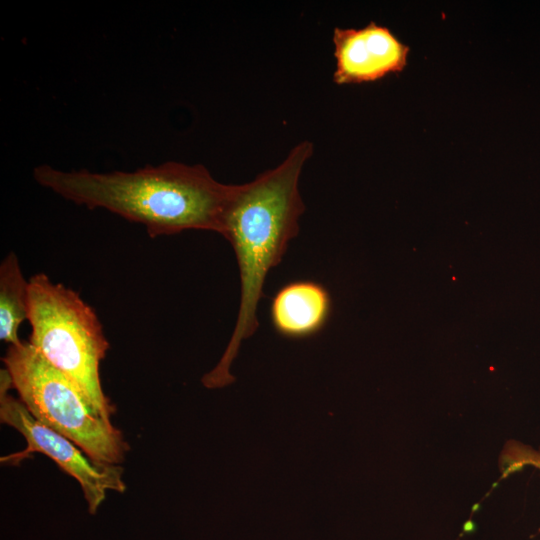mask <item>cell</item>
<instances>
[{
	"label": "cell",
	"mask_w": 540,
	"mask_h": 540,
	"mask_svg": "<svg viewBox=\"0 0 540 540\" xmlns=\"http://www.w3.org/2000/svg\"><path fill=\"white\" fill-rule=\"evenodd\" d=\"M28 287L16 254L10 252L0 265V339L9 345L21 342L18 330L28 318Z\"/></svg>",
	"instance_id": "obj_8"
},
{
	"label": "cell",
	"mask_w": 540,
	"mask_h": 540,
	"mask_svg": "<svg viewBox=\"0 0 540 540\" xmlns=\"http://www.w3.org/2000/svg\"><path fill=\"white\" fill-rule=\"evenodd\" d=\"M41 186L89 209L102 208L145 226L151 237L185 230L221 233L233 185L213 178L201 165L166 162L133 172L34 169Z\"/></svg>",
	"instance_id": "obj_2"
},
{
	"label": "cell",
	"mask_w": 540,
	"mask_h": 540,
	"mask_svg": "<svg viewBox=\"0 0 540 540\" xmlns=\"http://www.w3.org/2000/svg\"><path fill=\"white\" fill-rule=\"evenodd\" d=\"M336 68L333 81L359 84L401 72L407 65L410 48L389 28L370 22L362 28H334Z\"/></svg>",
	"instance_id": "obj_6"
},
{
	"label": "cell",
	"mask_w": 540,
	"mask_h": 540,
	"mask_svg": "<svg viewBox=\"0 0 540 540\" xmlns=\"http://www.w3.org/2000/svg\"><path fill=\"white\" fill-rule=\"evenodd\" d=\"M525 467H534L540 471V448L534 449L517 441H509L500 457V469L507 477Z\"/></svg>",
	"instance_id": "obj_9"
},
{
	"label": "cell",
	"mask_w": 540,
	"mask_h": 540,
	"mask_svg": "<svg viewBox=\"0 0 540 540\" xmlns=\"http://www.w3.org/2000/svg\"><path fill=\"white\" fill-rule=\"evenodd\" d=\"M331 313V297L326 287L311 280L285 284L274 295L270 319L283 337L300 339L320 332Z\"/></svg>",
	"instance_id": "obj_7"
},
{
	"label": "cell",
	"mask_w": 540,
	"mask_h": 540,
	"mask_svg": "<svg viewBox=\"0 0 540 540\" xmlns=\"http://www.w3.org/2000/svg\"><path fill=\"white\" fill-rule=\"evenodd\" d=\"M28 281V342L77 385L98 416L111 421L115 409L99 371L109 343L96 313L78 293L44 273Z\"/></svg>",
	"instance_id": "obj_3"
},
{
	"label": "cell",
	"mask_w": 540,
	"mask_h": 540,
	"mask_svg": "<svg viewBox=\"0 0 540 540\" xmlns=\"http://www.w3.org/2000/svg\"><path fill=\"white\" fill-rule=\"evenodd\" d=\"M11 388L9 373L2 369L0 420L22 434L27 445L19 452L1 457L2 464L17 465L34 453L46 455L78 481L91 514L97 512L108 491L126 490L122 467L90 458L70 439L37 420L20 399L8 394Z\"/></svg>",
	"instance_id": "obj_5"
},
{
	"label": "cell",
	"mask_w": 540,
	"mask_h": 540,
	"mask_svg": "<svg viewBox=\"0 0 540 540\" xmlns=\"http://www.w3.org/2000/svg\"><path fill=\"white\" fill-rule=\"evenodd\" d=\"M2 361L12 388L37 420L95 461L118 465L124 460L129 445L121 431L98 416L77 385L28 341L9 345Z\"/></svg>",
	"instance_id": "obj_4"
},
{
	"label": "cell",
	"mask_w": 540,
	"mask_h": 540,
	"mask_svg": "<svg viewBox=\"0 0 540 540\" xmlns=\"http://www.w3.org/2000/svg\"><path fill=\"white\" fill-rule=\"evenodd\" d=\"M313 153V144L302 141L294 146L275 168L254 180L233 185L221 235L232 245L240 274V304L237 321L228 346L203 384L224 387L234 381L230 373L241 342L259 326L257 309L270 270L277 266L299 231V218L305 210L298 184L302 168Z\"/></svg>",
	"instance_id": "obj_1"
}]
</instances>
